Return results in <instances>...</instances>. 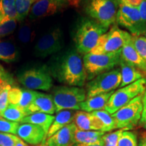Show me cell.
Segmentation results:
<instances>
[{
	"label": "cell",
	"mask_w": 146,
	"mask_h": 146,
	"mask_svg": "<svg viewBox=\"0 0 146 146\" xmlns=\"http://www.w3.org/2000/svg\"><path fill=\"white\" fill-rule=\"evenodd\" d=\"M51 74L58 81L68 86L83 87L87 80L81 54L73 49L60 56Z\"/></svg>",
	"instance_id": "obj_1"
},
{
	"label": "cell",
	"mask_w": 146,
	"mask_h": 146,
	"mask_svg": "<svg viewBox=\"0 0 146 146\" xmlns=\"http://www.w3.org/2000/svg\"><path fill=\"white\" fill-rule=\"evenodd\" d=\"M108 29L90 18L82 19L74 34L76 50L83 56L88 54L96 47L100 38Z\"/></svg>",
	"instance_id": "obj_2"
},
{
	"label": "cell",
	"mask_w": 146,
	"mask_h": 146,
	"mask_svg": "<svg viewBox=\"0 0 146 146\" xmlns=\"http://www.w3.org/2000/svg\"><path fill=\"white\" fill-rule=\"evenodd\" d=\"M122 0H81L83 12L91 19L109 29L116 24V14Z\"/></svg>",
	"instance_id": "obj_3"
},
{
	"label": "cell",
	"mask_w": 146,
	"mask_h": 146,
	"mask_svg": "<svg viewBox=\"0 0 146 146\" xmlns=\"http://www.w3.org/2000/svg\"><path fill=\"white\" fill-rule=\"evenodd\" d=\"M52 96L56 112L64 110H80V104L87 99V92L83 87L62 85L54 87Z\"/></svg>",
	"instance_id": "obj_4"
},
{
	"label": "cell",
	"mask_w": 146,
	"mask_h": 146,
	"mask_svg": "<svg viewBox=\"0 0 146 146\" xmlns=\"http://www.w3.org/2000/svg\"><path fill=\"white\" fill-rule=\"evenodd\" d=\"M121 50L110 54H96L88 53L84 55L83 60L87 81H91L99 74L117 67L119 65Z\"/></svg>",
	"instance_id": "obj_5"
},
{
	"label": "cell",
	"mask_w": 146,
	"mask_h": 146,
	"mask_svg": "<svg viewBox=\"0 0 146 146\" xmlns=\"http://www.w3.org/2000/svg\"><path fill=\"white\" fill-rule=\"evenodd\" d=\"M131 39L132 35L122 30L114 24L100 38L96 47L89 53L104 54L118 52Z\"/></svg>",
	"instance_id": "obj_6"
},
{
	"label": "cell",
	"mask_w": 146,
	"mask_h": 146,
	"mask_svg": "<svg viewBox=\"0 0 146 146\" xmlns=\"http://www.w3.org/2000/svg\"><path fill=\"white\" fill-rule=\"evenodd\" d=\"M145 90L146 79L145 78H142L130 85L119 88L114 91L104 110L110 114H114L136 97L142 96Z\"/></svg>",
	"instance_id": "obj_7"
},
{
	"label": "cell",
	"mask_w": 146,
	"mask_h": 146,
	"mask_svg": "<svg viewBox=\"0 0 146 146\" xmlns=\"http://www.w3.org/2000/svg\"><path fill=\"white\" fill-rule=\"evenodd\" d=\"M142 96L136 97L129 104L112 114L116 129L129 131L139 124L143 110Z\"/></svg>",
	"instance_id": "obj_8"
},
{
	"label": "cell",
	"mask_w": 146,
	"mask_h": 146,
	"mask_svg": "<svg viewBox=\"0 0 146 146\" xmlns=\"http://www.w3.org/2000/svg\"><path fill=\"white\" fill-rule=\"evenodd\" d=\"M120 83L121 73L119 68L100 74L87 83V98L115 91L120 87Z\"/></svg>",
	"instance_id": "obj_9"
},
{
	"label": "cell",
	"mask_w": 146,
	"mask_h": 146,
	"mask_svg": "<svg viewBox=\"0 0 146 146\" xmlns=\"http://www.w3.org/2000/svg\"><path fill=\"white\" fill-rule=\"evenodd\" d=\"M19 83L30 90L48 91L53 86L52 74L46 66L31 68L18 76Z\"/></svg>",
	"instance_id": "obj_10"
},
{
	"label": "cell",
	"mask_w": 146,
	"mask_h": 146,
	"mask_svg": "<svg viewBox=\"0 0 146 146\" xmlns=\"http://www.w3.org/2000/svg\"><path fill=\"white\" fill-rule=\"evenodd\" d=\"M116 24L129 31L132 35H142L141 16L138 8L122 0L116 14Z\"/></svg>",
	"instance_id": "obj_11"
},
{
	"label": "cell",
	"mask_w": 146,
	"mask_h": 146,
	"mask_svg": "<svg viewBox=\"0 0 146 146\" xmlns=\"http://www.w3.org/2000/svg\"><path fill=\"white\" fill-rule=\"evenodd\" d=\"M63 45L62 31L60 27H56L40 37L35 45V55L37 57L45 58L60 52Z\"/></svg>",
	"instance_id": "obj_12"
},
{
	"label": "cell",
	"mask_w": 146,
	"mask_h": 146,
	"mask_svg": "<svg viewBox=\"0 0 146 146\" xmlns=\"http://www.w3.org/2000/svg\"><path fill=\"white\" fill-rule=\"evenodd\" d=\"M70 5L68 0H38L33 5L29 17L36 20L58 13Z\"/></svg>",
	"instance_id": "obj_13"
},
{
	"label": "cell",
	"mask_w": 146,
	"mask_h": 146,
	"mask_svg": "<svg viewBox=\"0 0 146 146\" xmlns=\"http://www.w3.org/2000/svg\"><path fill=\"white\" fill-rule=\"evenodd\" d=\"M17 136L31 145L45 143L47 133L39 126L29 123H22L17 131Z\"/></svg>",
	"instance_id": "obj_14"
},
{
	"label": "cell",
	"mask_w": 146,
	"mask_h": 146,
	"mask_svg": "<svg viewBox=\"0 0 146 146\" xmlns=\"http://www.w3.org/2000/svg\"><path fill=\"white\" fill-rule=\"evenodd\" d=\"M76 125L72 123L47 138L45 144L48 146H72L74 144Z\"/></svg>",
	"instance_id": "obj_15"
},
{
	"label": "cell",
	"mask_w": 146,
	"mask_h": 146,
	"mask_svg": "<svg viewBox=\"0 0 146 146\" xmlns=\"http://www.w3.org/2000/svg\"><path fill=\"white\" fill-rule=\"evenodd\" d=\"M38 91L27 89H21L17 87H12L9 91V104H13L27 110L31 104Z\"/></svg>",
	"instance_id": "obj_16"
},
{
	"label": "cell",
	"mask_w": 146,
	"mask_h": 146,
	"mask_svg": "<svg viewBox=\"0 0 146 146\" xmlns=\"http://www.w3.org/2000/svg\"><path fill=\"white\" fill-rule=\"evenodd\" d=\"M120 57L126 62L139 70L143 74L144 78L146 77V61L137 52L133 44L132 39L123 47Z\"/></svg>",
	"instance_id": "obj_17"
},
{
	"label": "cell",
	"mask_w": 146,
	"mask_h": 146,
	"mask_svg": "<svg viewBox=\"0 0 146 146\" xmlns=\"http://www.w3.org/2000/svg\"><path fill=\"white\" fill-rule=\"evenodd\" d=\"M27 112L29 114L35 112L54 114L56 113V108L52 95L38 92L33 102L27 108Z\"/></svg>",
	"instance_id": "obj_18"
},
{
	"label": "cell",
	"mask_w": 146,
	"mask_h": 146,
	"mask_svg": "<svg viewBox=\"0 0 146 146\" xmlns=\"http://www.w3.org/2000/svg\"><path fill=\"white\" fill-rule=\"evenodd\" d=\"M103 146H138V138L133 131H123L119 139L115 135L105 136Z\"/></svg>",
	"instance_id": "obj_19"
},
{
	"label": "cell",
	"mask_w": 146,
	"mask_h": 146,
	"mask_svg": "<svg viewBox=\"0 0 146 146\" xmlns=\"http://www.w3.org/2000/svg\"><path fill=\"white\" fill-rule=\"evenodd\" d=\"M73 123L78 130L100 131V126L98 120L91 112L77 110Z\"/></svg>",
	"instance_id": "obj_20"
},
{
	"label": "cell",
	"mask_w": 146,
	"mask_h": 146,
	"mask_svg": "<svg viewBox=\"0 0 146 146\" xmlns=\"http://www.w3.org/2000/svg\"><path fill=\"white\" fill-rule=\"evenodd\" d=\"M114 91L87 98L80 104V110L87 112H93L94 111L104 110L110 98Z\"/></svg>",
	"instance_id": "obj_21"
},
{
	"label": "cell",
	"mask_w": 146,
	"mask_h": 146,
	"mask_svg": "<svg viewBox=\"0 0 146 146\" xmlns=\"http://www.w3.org/2000/svg\"><path fill=\"white\" fill-rule=\"evenodd\" d=\"M118 66H120L119 68L121 73V83L119 88L127 86L142 78H144L143 74L139 70L132 65L126 62L121 57Z\"/></svg>",
	"instance_id": "obj_22"
},
{
	"label": "cell",
	"mask_w": 146,
	"mask_h": 146,
	"mask_svg": "<svg viewBox=\"0 0 146 146\" xmlns=\"http://www.w3.org/2000/svg\"><path fill=\"white\" fill-rule=\"evenodd\" d=\"M105 134L106 133L100 131H81L76 129L74 134V144H103V137Z\"/></svg>",
	"instance_id": "obj_23"
},
{
	"label": "cell",
	"mask_w": 146,
	"mask_h": 146,
	"mask_svg": "<svg viewBox=\"0 0 146 146\" xmlns=\"http://www.w3.org/2000/svg\"><path fill=\"white\" fill-rule=\"evenodd\" d=\"M76 112V110H64L58 112L47 133V139L50 137L54 133L62 129L63 127L73 123Z\"/></svg>",
	"instance_id": "obj_24"
},
{
	"label": "cell",
	"mask_w": 146,
	"mask_h": 146,
	"mask_svg": "<svg viewBox=\"0 0 146 146\" xmlns=\"http://www.w3.org/2000/svg\"><path fill=\"white\" fill-rule=\"evenodd\" d=\"M54 118L55 116L53 115L45 114V113L35 112L29 114L24 118L21 122V124L29 123L39 126L47 135L49 129L54 122Z\"/></svg>",
	"instance_id": "obj_25"
},
{
	"label": "cell",
	"mask_w": 146,
	"mask_h": 146,
	"mask_svg": "<svg viewBox=\"0 0 146 146\" xmlns=\"http://www.w3.org/2000/svg\"><path fill=\"white\" fill-rule=\"evenodd\" d=\"M18 58V51L12 42L0 40V60L6 63L16 62Z\"/></svg>",
	"instance_id": "obj_26"
},
{
	"label": "cell",
	"mask_w": 146,
	"mask_h": 146,
	"mask_svg": "<svg viewBox=\"0 0 146 146\" xmlns=\"http://www.w3.org/2000/svg\"><path fill=\"white\" fill-rule=\"evenodd\" d=\"M15 0H0V24L16 20Z\"/></svg>",
	"instance_id": "obj_27"
},
{
	"label": "cell",
	"mask_w": 146,
	"mask_h": 146,
	"mask_svg": "<svg viewBox=\"0 0 146 146\" xmlns=\"http://www.w3.org/2000/svg\"><path fill=\"white\" fill-rule=\"evenodd\" d=\"M97 118L100 126V131L104 133L110 132V131L116 129V123L112 114H110L105 110H97L91 112Z\"/></svg>",
	"instance_id": "obj_28"
},
{
	"label": "cell",
	"mask_w": 146,
	"mask_h": 146,
	"mask_svg": "<svg viewBox=\"0 0 146 146\" xmlns=\"http://www.w3.org/2000/svg\"><path fill=\"white\" fill-rule=\"evenodd\" d=\"M28 115L29 114L27 110L21 108L17 106L9 104L4 112L0 114V116L10 121L21 123L23 118Z\"/></svg>",
	"instance_id": "obj_29"
},
{
	"label": "cell",
	"mask_w": 146,
	"mask_h": 146,
	"mask_svg": "<svg viewBox=\"0 0 146 146\" xmlns=\"http://www.w3.org/2000/svg\"><path fill=\"white\" fill-rule=\"evenodd\" d=\"M38 0H15L18 22L23 21L29 16L33 5Z\"/></svg>",
	"instance_id": "obj_30"
},
{
	"label": "cell",
	"mask_w": 146,
	"mask_h": 146,
	"mask_svg": "<svg viewBox=\"0 0 146 146\" xmlns=\"http://www.w3.org/2000/svg\"><path fill=\"white\" fill-rule=\"evenodd\" d=\"M20 124L21 123L10 121L0 116V133L17 135V131Z\"/></svg>",
	"instance_id": "obj_31"
},
{
	"label": "cell",
	"mask_w": 146,
	"mask_h": 146,
	"mask_svg": "<svg viewBox=\"0 0 146 146\" xmlns=\"http://www.w3.org/2000/svg\"><path fill=\"white\" fill-rule=\"evenodd\" d=\"M132 42L138 54L146 61V37L144 35H132Z\"/></svg>",
	"instance_id": "obj_32"
},
{
	"label": "cell",
	"mask_w": 146,
	"mask_h": 146,
	"mask_svg": "<svg viewBox=\"0 0 146 146\" xmlns=\"http://www.w3.org/2000/svg\"><path fill=\"white\" fill-rule=\"evenodd\" d=\"M33 31L28 24H25L20 27L18 32V37L20 41L23 43H28L31 41Z\"/></svg>",
	"instance_id": "obj_33"
},
{
	"label": "cell",
	"mask_w": 146,
	"mask_h": 146,
	"mask_svg": "<svg viewBox=\"0 0 146 146\" xmlns=\"http://www.w3.org/2000/svg\"><path fill=\"white\" fill-rule=\"evenodd\" d=\"M17 23L16 20H12L0 24V39L13 33L17 27Z\"/></svg>",
	"instance_id": "obj_34"
},
{
	"label": "cell",
	"mask_w": 146,
	"mask_h": 146,
	"mask_svg": "<svg viewBox=\"0 0 146 146\" xmlns=\"http://www.w3.org/2000/svg\"><path fill=\"white\" fill-rule=\"evenodd\" d=\"M19 139L15 135L0 133V146H16Z\"/></svg>",
	"instance_id": "obj_35"
},
{
	"label": "cell",
	"mask_w": 146,
	"mask_h": 146,
	"mask_svg": "<svg viewBox=\"0 0 146 146\" xmlns=\"http://www.w3.org/2000/svg\"><path fill=\"white\" fill-rule=\"evenodd\" d=\"M12 88V85H7L0 91V114L5 110L9 105V91Z\"/></svg>",
	"instance_id": "obj_36"
},
{
	"label": "cell",
	"mask_w": 146,
	"mask_h": 146,
	"mask_svg": "<svg viewBox=\"0 0 146 146\" xmlns=\"http://www.w3.org/2000/svg\"><path fill=\"white\" fill-rule=\"evenodd\" d=\"M137 8L141 16L142 35H144L146 33V0H143Z\"/></svg>",
	"instance_id": "obj_37"
},
{
	"label": "cell",
	"mask_w": 146,
	"mask_h": 146,
	"mask_svg": "<svg viewBox=\"0 0 146 146\" xmlns=\"http://www.w3.org/2000/svg\"><path fill=\"white\" fill-rule=\"evenodd\" d=\"M12 79L7 72L0 74V91L5 88L7 85H12Z\"/></svg>",
	"instance_id": "obj_38"
},
{
	"label": "cell",
	"mask_w": 146,
	"mask_h": 146,
	"mask_svg": "<svg viewBox=\"0 0 146 146\" xmlns=\"http://www.w3.org/2000/svg\"><path fill=\"white\" fill-rule=\"evenodd\" d=\"M142 106H143V110H142L141 118L139 125L143 126L146 124V90L142 96Z\"/></svg>",
	"instance_id": "obj_39"
},
{
	"label": "cell",
	"mask_w": 146,
	"mask_h": 146,
	"mask_svg": "<svg viewBox=\"0 0 146 146\" xmlns=\"http://www.w3.org/2000/svg\"><path fill=\"white\" fill-rule=\"evenodd\" d=\"M138 146H146V132L140 133L138 137Z\"/></svg>",
	"instance_id": "obj_40"
},
{
	"label": "cell",
	"mask_w": 146,
	"mask_h": 146,
	"mask_svg": "<svg viewBox=\"0 0 146 146\" xmlns=\"http://www.w3.org/2000/svg\"><path fill=\"white\" fill-rule=\"evenodd\" d=\"M124 1H125L126 2L129 3V4L133 5V6L137 7L141 3V1L143 0H124Z\"/></svg>",
	"instance_id": "obj_41"
},
{
	"label": "cell",
	"mask_w": 146,
	"mask_h": 146,
	"mask_svg": "<svg viewBox=\"0 0 146 146\" xmlns=\"http://www.w3.org/2000/svg\"><path fill=\"white\" fill-rule=\"evenodd\" d=\"M70 5H73V6H78L80 4L81 0H68Z\"/></svg>",
	"instance_id": "obj_42"
},
{
	"label": "cell",
	"mask_w": 146,
	"mask_h": 146,
	"mask_svg": "<svg viewBox=\"0 0 146 146\" xmlns=\"http://www.w3.org/2000/svg\"><path fill=\"white\" fill-rule=\"evenodd\" d=\"M16 146H30L29 144H27V143H25V141H23L21 139H19L17 142V144H16Z\"/></svg>",
	"instance_id": "obj_43"
},
{
	"label": "cell",
	"mask_w": 146,
	"mask_h": 146,
	"mask_svg": "<svg viewBox=\"0 0 146 146\" xmlns=\"http://www.w3.org/2000/svg\"><path fill=\"white\" fill-rule=\"evenodd\" d=\"M72 146H103V144H94V145H81V144H74Z\"/></svg>",
	"instance_id": "obj_44"
},
{
	"label": "cell",
	"mask_w": 146,
	"mask_h": 146,
	"mask_svg": "<svg viewBox=\"0 0 146 146\" xmlns=\"http://www.w3.org/2000/svg\"><path fill=\"white\" fill-rule=\"evenodd\" d=\"M5 72H5V70H4V68H3L2 65L0 64V74H3V73H5Z\"/></svg>",
	"instance_id": "obj_45"
},
{
	"label": "cell",
	"mask_w": 146,
	"mask_h": 146,
	"mask_svg": "<svg viewBox=\"0 0 146 146\" xmlns=\"http://www.w3.org/2000/svg\"><path fill=\"white\" fill-rule=\"evenodd\" d=\"M36 146H48V145H46V144H45V143H41V144H39V145H36Z\"/></svg>",
	"instance_id": "obj_46"
},
{
	"label": "cell",
	"mask_w": 146,
	"mask_h": 146,
	"mask_svg": "<svg viewBox=\"0 0 146 146\" xmlns=\"http://www.w3.org/2000/svg\"><path fill=\"white\" fill-rule=\"evenodd\" d=\"M143 127H144V129H145V130H146V124H145V125H143Z\"/></svg>",
	"instance_id": "obj_47"
},
{
	"label": "cell",
	"mask_w": 146,
	"mask_h": 146,
	"mask_svg": "<svg viewBox=\"0 0 146 146\" xmlns=\"http://www.w3.org/2000/svg\"><path fill=\"white\" fill-rule=\"evenodd\" d=\"M144 36H145V37H146V33H145V35H144Z\"/></svg>",
	"instance_id": "obj_48"
},
{
	"label": "cell",
	"mask_w": 146,
	"mask_h": 146,
	"mask_svg": "<svg viewBox=\"0 0 146 146\" xmlns=\"http://www.w3.org/2000/svg\"><path fill=\"white\" fill-rule=\"evenodd\" d=\"M145 79H146V77H145Z\"/></svg>",
	"instance_id": "obj_49"
}]
</instances>
